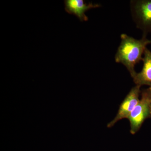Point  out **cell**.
Returning a JSON list of instances; mask_svg holds the SVG:
<instances>
[{"label": "cell", "mask_w": 151, "mask_h": 151, "mask_svg": "<svg viewBox=\"0 0 151 151\" xmlns=\"http://www.w3.org/2000/svg\"><path fill=\"white\" fill-rule=\"evenodd\" d=\"M121 39V43L115 55V61L125 66L133 78L137 73L135 65L142 60L145 52L147 46L151 43V40L145 35H143L140 39H137L122 34Z\"/></svg>", "instance_id": "cell-1"}, {"label": "cell", "mask_w": 151, "mask_h": 151, "mask_svg": "<svg viewBox=\"0 0 151 151\" xmlns=\"http://www.w3.org/2000/svg\"><path fill=\"white\" fill-rule=\"evenodd\" d=\"M151 99V87L141 91L139 101L127 119L129 122L130 133L132 134H136L146 119L150 118Z\"/></svg>", "instance_id": "cell-2"}, {"label": "cell", "mask_w": 151, "mask_h": 151, "mask_svg": "<svg viewBox=\"0 0 151 151\" xmlns=\"http://www.w3.org/2000/svg\"><path fill=\"white\" fill-rule=\"evenodd\" d=\"M130 8L136 27L143 35L151 33V0H132Z\"/></svg>", "instance_id": "cell-3"}, {"label": "cell", "mask_w": 151, "mask_h": 151, "mask_svg": "<svg viewBox=\"0 0 151 151\" xmlns=\"http://www.w3.org/2000/svg\"><path fill=\"white\" fill-rule=\"evenodd\" d=\"M141 86L136 85L131 89L120 105L116 117L108 123L107 127H113L122 119H128L134 108L138 104L141 96Z\"/></svg>", "instance_id": "cell-4"}, {"label": "cell", "mask_w": 151, "mask_h": 151, "mask_svg": "<svg viewBox=\"0 0 151 151\" xmlns=\"http://www.w3.org/2000/svg\"><path fill=\"white\" fill-rule=\"evenodd\" d=\"M65 9L66 12L77 17L81 22H86L88 17L85 14L87 11L101 7V5L90 2L87 4L83 0H65Z\"/></svg>", "instance_id": "cell-5"}, {"label": "cell", "mask_w": 151, "mask_h": 151, "mask_svg": "<svg viewBox=\"0 0 151 151\" xmlns=\"http://www.w3.org/2000/svg\"><path fill=\"white\" fill-rule=\"evenodd\" d=\"M143 67L139 73L133 77L136 85H147L151 87V51L147 48L143 55Z\"/></svg>", "instance_id": "cell-6"}, {"label": "cell", "mask_w": 151, "mask_h": 151, "mask_svg": "<svg viewBox=\"0 0 151 151\" xmlns=\"http://www.w3.org/2000/svg\"><path fill=\"white\" fill-rule=\"evenodd\" d=\"M150 118H151V99L150 103Z\"/></svg>", "instance_id": "cell-7"}]
</instances>
